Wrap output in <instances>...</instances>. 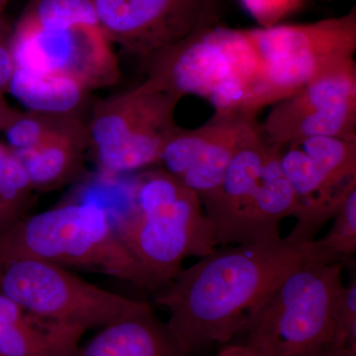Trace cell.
Returning a JSON list of instances; mask_svg holds the SVG:
<instances>
[{
    "mask_svg": "<svg viewBox=\"0 0 356 356\" xmlns=\"http://www.w3.org/2000/svg\"><path fill=\"white\" fill-rule=\"evenodd\" d=\"M310 262L331 264L315 240L281 238L215 250L159 288L154 303L168 311L166 325L192 356L231 343L280 281Z\"/></svg>",
    "mask_w": 356,
    "mask_h": 356,
    "instance_id": "6da1fadb",
    "label": "cell"
},
{
    "mask_svg": "<svg viewBox=\"0 0 356 356\" xmlns=\"http://www.w3.org/2000/svg\"><path fill=\"white\" fill-rule=\"evenodd\" d=\"M114 228L154 290L170 282L185 259H201L217 247L200 196L161 168L138 177L132 204Z\"/></svg>",
    "mask_w": 356,
    "mask_h": 356,
    "instance_id": "7a4b0ae2",
    "label": "cell"
},
{
    "mask_svg": "<svg viewBox=\"0 0 356 356\" xmlns=\"http://www.w3.org/2000/svg\"><path fill=\"white\" fill-rule=\"evenodd\" d=\"M147 79L216 112L257 117L266 106L259 58L247 29L214 25L145 60Z\"/></svg>",
    "mask_w": 356,
    "mask_h": 356,
    "instance_id": "3957f363",
    "label": "cell"
},
{
    "mask_svg": "<svg viewBox=\"0 0 356 356\" xmlns=\"http://www.w3.org/2000/svg\"><path fill=\"white\" fill-rule=\"evenodd\" d=\"M16 257L105 274L154 290L106 211L95 203L65 204L23 218L0 236V261Z\"/></svg>",
    "mask_w": 356,
    "mask_h": 356,
    "instance_id": "277c9868",
    "label": "cell"
},
{
    "mask_svg": "<svg viewBox=\"0 0 356 356\" xmlns=\"http://www.w3.org/2000/svg\"><path fill=\"white\" fill-rule=\"evenodd\" d=\"M217 245L280 240L281 222L295 217L294 194L281 168L280 145L255 124L225 172L202 200Z\"/></svg>",
    "mask_w": 356,
    "mask_h": 356,
    "instance_id": "5b68a950",
    "label": "cell"
},
{
    "mask_svg": "<svg viewBox=\"0 0 356 356\" xmlns=\"http://www.w3.org/2000/svg\"><path fill=\"white\" fill-rule=\"evenodd\" d=\"M343 262H310L280 281L248 314L243 332L259 356H317L334 341Z\"/></svg>",
    "mask_w": 356,
    "mask_h": 356,
    "instance_id": "8992f818",
    "label": "cell"
},
{
    "mask_svg": "<svg viewBox=\"0 0 356 356\" xmlns=\"http://www.w3.org/2000/svg\"><path fill=\"white\" fill-rule=\"evenodd\" d=\"M267 106L306 84L355 64V8L339 17L250 28Z\"/></svg>",
    "mask_w": 356,
    "mask_h": 356,
    "instance_id": "52a82bcc",
    "label": "cell"
},
{
    "mask_svg": "<svg viewBox=\"0 0 356 356\" xmlns=\"http://www.w3.org/2000/svg\"><path fill=\"white\" fill-rule=\"evenodd\" d=\"M181 98L147 79L97 103L86 128L100 170L116 175L159 165L163 147L178 127L175 112Z\"/></svg>",
    "mask_w": 356,
    "mask_h": 356,
    "instance_id": "ba28073f",
    "label": "cell"
},
{
    "mask_svg": "<svg viewBox=\"0 0 356 356\" xmlns=\"http://www.w3.org/2000/svg\"><path fill=\"white\" fill-rule=\"evenodd\" d=\"M0 294L40 318L84 332L105 327L147 304L96 286L70 269L33 257L0 261Z\"/></svg>",
    "mask_w": 356,
    "mask_h": 356,
    "instance_id": "9c48e42d",
    "label": "cell"
},
{
    "mask_svg": "<svg viewBox=\"0 0 356 356\" xmlns=\"http://www.w3.org/2000/svg\"><path fill=\"white\" fill-rule=\"evenodd\" d=\"M278 145L297 206L296 225L286 238L315 240L356 189V139L310 137Z\"/></svg>",
    "mask_w": 356,
    "mask_h": 356,
    "instance_id": "30bf717a",
    "label": "cell"
},
{
    "mask_svg": "<svg viewBox=\"0 0 356 356\" xmlns=\"http://www.w3.org/2000/svg\"><path fill=\"white\" fill-rule=\"evenodd\" d=\"M9 46L15 69L72 77L89 91L120 79L112 43L98 24L37 26L19 20Z\"/></svg>",
    "mask_w": 356,
    "mask_h": 356,
    "instance_id": "8fae6325",
    "label": "cell"
},
{
    "mask_svg": "<svg viewBox=\"0 0 356 356\" xmlns=\"http://www.w3.org/2000/svg\"><path fill=\"white\" fill-rule=\"evenodd\" d=\"M112 44L147 60L216 25V0H92Z\"/></svg>",
    "mask_w": 356,
    "mask_h": 356,
    "instance_id": "7c38bea8",
    "label": "cell"
},
{
    "mask_svg": "<svg viewBox=\"0 0 356 356\" xmlns=\"http://www.w3.org/2000/svg\"><path fill=\"white\" fill-rule=\"evenodd\" d=\"M261 129L276 144L310 137L356 139V64L274 103Z\"/></svg>",
    "mask_w": 356,
    "mask_h": 356,
    "instance_id": "4fadbf2b",
    "label": "cell"
},
{
    "mask_svg": "<svg viewBox=\"0 0 356 356\" xmlns=\"http://www.w3.org/2000/svg\"><path fill=\"white\" fill-rule=\"evenodd\" d=\"M257 123L255 117L215 112L200 127H177L163 147L159 165L203 200L221 184L232 159Z\"/></svg>",
    "mask_w": 356,
    "mask_h": 356,
    "instance_id": "5bb4252c",
    "label": "cell"
},
{
    "mask_svg": "<svg viewBox=\"0 0 356 356\" xmlns=\"http://www.w3.org/2000/svg\"><path fill=\"white\" fill-rule=\"evenodd\" d=\"M70 356H191L149 303L102 327Z\"/></svg>",
    "mask_w": 356,
    "mask_h": 356,
    "instance_id": "9a60e30c",
    "label": "cell"
},
{
    "mask_svg": "<svg viewBox=\"0 0 356 356\" xmlns=\"http://www.w3.org/2000/svg\"><path fill=\"white\" fill-rule=\"evenodd\" d=\"M83 334L40 318L0 294V356H70Z\"/></svg>",
    "mask_w": 356,
    "mask_h": 356,
    "instance_id": "2e32d148",
    "label": "cell"
},
{
    "mask_svg": "<svg viewBox=\"0 0 356 356\" xmlns=\"http://www.w3.org/2000/svg\"><path fill=\"white\" fill-rule=\"evenodd\" d=\"M89 149L88 128L64 134L26 151L15 152L34 191H51L72 181Z\"/></svg>",
    "mask_w": 356,
    "mask_h": 356,
    "instance_id": "e0dca14e",
    "label": "cell"
},
{
    "mask_svg": "<svg viewBox=\"0 0 356 356\" xmlns=\"http://www.w3.org/2000/svg\"><path fill=\"white\" fill-rule=\"evenodd\" d=\"M8 92L28 111L77 115L89 90L72 77L15 69Z\"/></svg>",
    "mask_w": 356,
    "mask_h": 356,
    "instance_id": "ac0fdd59",
    "label": "cell"
},
{
    "mask_svg": "<svg viewBox=\"0 0 356 356\" xmlns=\"http://www.w3.org/2000/svg\"><path fill=\"white\" fill-rule=\"evenodd\" d=\"M86 127L77 115L40 113L26 111L19 114L3 131L13 151L33 149L54 138Z\"/></svg>",
    "mask_w": 356,
    "mask_h": 356,
    "instance_id": "d6986e66",
    "label": "cell"
},
{
    "mask_svg": "<svg viewBox=\"0 0 356 356\" xmlns=\"http://www.w3.org/2000/svg\"><path fill=\"white\" fill-rule=\"evenodd\" d=\"M33 192L24 166L8 147L0 161V236L26 217Z\"/></svg>",
    "mask_w": 356,
    "mask_h": 356,
    "instance_id": "ffe728a7",
    "label": "cell"
},
{
    "mask_svg": "<svg viewBox=\"0 0 356 356\" xmlns=\"http://www.w3.org/2000/svg\"><path fill=\"white\" fill-rule=\"evenodd\" d=\"M20 20L38 26L99 25L92 0H32Z\"/></svg>",
    "mask_w": 356,
    "mask_h": 356,
    "instance_id": "44dd1931",
    "label": "cell"
},
{
    "mask_svg": "<svg viewBox=\"0 0 356 356\" xmlns=\"http://www.w3.org/2000/svg\"><path fill=\"white\" fill-rule=\"evenodd\" d=\"M334 219L327 235L316 240L331 264L346 261L356 252V189L344 201Z\"/></svg>",
    "mask_w": 356,
    "mask_h": 356,
    "instance_id": "7402d4cb",
    "label": "cell"
},
{
    "mask_svg": "<svg viewBox=\"0 0 356 356\" xmlns=\"http://www.w3.org/2000/svg\"><path fill=\"white\" fill-rule=\"evenodd\" d=\"M334 339L356 348L355 280L341 290L337 307Z\"/></svg>",
    "mask_w": 356,
    "mask_h": 356,
    "instance_id": "603a6c76",
    "label": "cell"
},
{
    "mask_svg": "<svg viewBox=\"0 0 356 356\" xmlns=\"http://www.w3.org/2000/svg\"><path fill=\"white\" fill-rule=\"evenodd\" d=\"M248 13L259 21L261 27L280 24V21L291 13L300 0H240Z\"/></svg>",
    "mask_w": 356,
    "mask_h": 356,
    "instance_id": "cb8c5ba5",
    "label": "cell"
},
{
    "mask_svg": "<svg viewBox=\"0 0 356 356\" xmlns=\"http://www.w3.org/2000/svg\"><path fill=\"white\" fill-rule=\"evenodd\" d=\"M15 72V63L11 53L9 40L6 39L4 33L0 34V93L8 92Z\"/></svg>",
    "mask_w": 356,
    "mask_h": 356,
    "instance_id": "d4e9b609",
    "label": "cell"
},
{
    "mask_svg": "<svg viewBox=\"0 0 356 356\" xmlns=\"http://www.w3.org/2000/svg\"><path fill=\"white\" fill-rule=\"evenodd\" d=\"M20 113L21 111L10 106L4 98V95L0 93V132H3Z\"/></svg>",
    "mask_w": 356,
    "mask_h": 356,
    "instance_id": "484cf974",
    "label": "cell"
},
{
    "mask_svg": "<svg viewBox=\"0 0 356 356\" xmlns=\"http://www.w3.org/2000/svg\"><path fill=\"white\" fill-rule=\"evenodd\" d=\"M317 356H356V348L334 339L327 348Z\"/></svg>",
    "mask_w": 356,
    "mask_h": 356,
    "instance_id": "4316f807",
    "label": "cell"
},
{
    "mask_svg": "<svg viewBox=\"0 0 356 356\" xmlns=\"http://www.w3.org/2000/svg\"><path fill=\"white\" fill-rule=\"evenodd\" d=\"M216 356H259L248 346L243 344H226Z\"/></svg>",
    "mask_w": 356,
    "mask_h": 356,
    "instance_id": "83f0119b",
    "label": "cell"
},
{
    "mask_svg": "<svg viewBox=\"0 0 356 356\" xmlns=\"http://www.w3.org/2000/svg\"><path fill=\"white\" fill-rule=\"evenodd\" d=\"M7 1H8V0H0V13H2V9L6 6Z\"/></svg>",
    "mask_w": 356,
    "mask_h": 356,
    "instance_id": "f1b7e54d",
    "label": "cell"
},
{
    "mask_svg": "<svg viewBox=\"0 0 356 356\" xmlns=\"http://www.w3.org/2000/svg\"><path fill=\"white\" fill-rule=\"evenodd\" d=\"M2 33H3V31H2L1 28H0V34H2Z\"/></svg>",
    "mask_w": 356,
    "mask_h": 356,
    "instance_id": "f546056e",
    "label": "cell"
}]
</instances>
